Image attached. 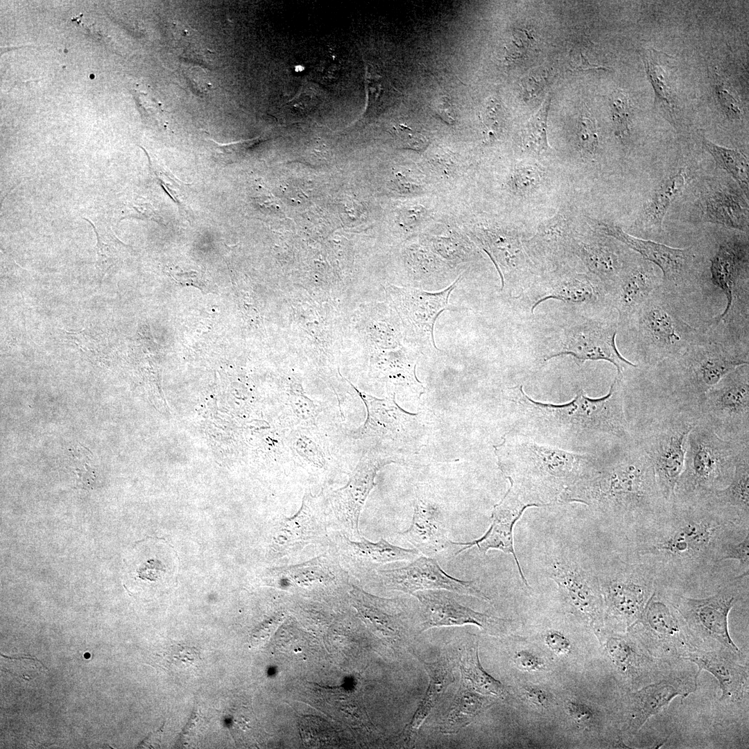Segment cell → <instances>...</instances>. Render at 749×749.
I'll return each instance as SVG.
<instances>
[{
    "instance_id": "6da1fadb",
    "label": "cell",
    "mask_w": 749,
    "mask_h": 749,
    "mask_svg": "<svg viewBox=\"0 0 749 749\" xmlns=\"http://www.w3.org/2000/svg\"><path fill=\"white\" fill-rule=\"evenodd\" d=\"M749 534V524L707 495L673 501L644 528L624 537L625 553L648 565L656 585L685 594L711 585L716 589L735 574H725L718 561L722 546Z\"/></svg>"
},
{
    "instance_id": "7a4b0ae2",
    "label": "cell",
    "mask_w": 749,
    "mask_h": 749,
    "mask_svg": "<svg viewBox=\"0 0 749 749\" xmlns=\"http://www.w3.org/2000/svg\"><path fill=\"white\" fill-rule=\"evenodd\" d=\"M583 503L624 537L662 515L671 503L662 496L648 456L634 440L616 441L594 454L585 472L559 499Z\"/></svg>"
},
{
    "instance_id": "3957f363",
    "label": "cell",
    "mask_w": 749,
    "mask_h": 749,
    "mask_svg": "<svg viewBox=\"0 0 749 749\" xmlns=\"http://www.w3.org/2000/svg\"><path fill=\"white\" fill-rule=\"evenodd\" d=\"M749 364V353L730 349L709 338L700 329L678 357L648 368H637L639 411H669L700 420L707 392L736 368Z\"/></svg>"
},
{
    "instance_id": "277c9868",
    "label": "cell",
    "mask_w": 749,
    "mask_h": 749,
    "mask_svg": "<svg viewBox=\"0 0 749 749\" xmlns=\"http://www.w3.org/2000/svg\"><path fill=\"white\" fill-rule=\"evenodd\" d=\"M623 378L616 376L609 392L592 398L580 390L570 402L552 404L533 400L522 386L508 388L503 396L513 405L517 427L524 432L551 438L633 440L625 410Z\"/></svg>"
},
{
    "instance_id": "5b68a950",
    "label": "cell",
    "mask_w": 749,
    "mask_h": 749,
    "mask_svg": "<svg viewBox=\"0 0 749 749\" xmlns=\"http://www.w3.org/2000/svg\"><path fill=\"white\" fill-rule=\"evenodd\" d=\"M496 447L510 487L532 506L558 501L592 464L594 454H575L529 441Z\"/></svg>"
},
{
    "instance_id": "8992f818",
    "label": "cell",
    "mask_w": 749,
    "mask_h": 749,
    "mask_svg": "<svg viewBox=\"0 0 749 749\" xmlns=\"http://www.w3.org/2000/svg\"><path fill=\"white\" fill-rule=\"evenodd\" d=\"M705 292L716 287L725 298L719 314L701 328L714 341L735 350H749V248L737 236L722 240L709 259Z\"/></svg>"
},
{
    "instance_id": "52a82bcc",
    "label": "cell",
    "mask_w": 749,
    "mask_h": 749,
    "mask_svg": "<svg viewBox=\"0 0 749 749\" xmlns=\"http://www.w3.org/2000/svg\"><path fill=\"white\" fill-rule=\"evenodd\" d=\"M680 302L660 286L622 327L632 338L637 365L648 368L680 356L700 332L682 316Z\"/></svg>"
},
{
    "instance_id": "ba28073f",
    "label": "cell",
    "mask_w": 749,
    "mask_h": 749,
    "mask_svg": "<svg viewBox=\"0 0 749 749\" xmlns=\"http://www.w3.org/2000/svg\"><path fill=\"white\" fill-rule=\"evenodd\" d=\"M748 447L749 443L721 438L709 425L698 422L687 436L683 468L673 501L696 500L728 486L739 455Z\"/></svg>"
},
{
    "instance_id": "9c48e42d",
    "label": "cell",
    "mask_w": 749,
    "mask_h": 749,
    "mask_svg": "<svg viewBox=\"0 0 749 749\" xmlns=\"http://www.w3.org/2000/svg\"><path fill=\"white\" fill-rule=\"evenodd\" d=\"M638 420L630 427L633 439L650 458L662 496L671 503L683 468L687 436L698 420L661 411L639 415Z\"/></svg>"
},
{
    "instance_id": "30bf717a",
    "label": "cell",
    "mask_w": 749,
    "mask_h": 749,
    "mask_svg": "<svg viewBox=\"0 0 749 749\" xmlns=\"http://www.w3.org/2000/svg\"><path fill=\"white\" fill-rule=\"evenodd\" d=\"M594 569L606 617L624 626L632 625L655 590L652 569L625 553L605 558Z\"/></svg>"
},
{
    "instance_id": "8fae6325",
    "label": "cell",
    "mask_w": 749,
    "mask_h": 749,
    "mask_svg": "<svg viewBox=\"0 0 749 749\" xmlns=\"http://www.w3.org/2000/svg\"><path fill=\"white\" fill-rule=\"evenodd\" d=\"M593 225L599 232L623 243L644 259L657 266L662 273L660 287L680 302L694 293L703 291L705 275L691 247L672 248L635 237L614 225L599 221H594Z\"/></svg>"
},
{
    "instance_id": "7c38bea8",
    "label": "cell",
    "mask_w": 749,
    "mask_h": 749,
    "mask_svg": "<svg viewBox=\"0 0 749 749\" xmlns=\"http://www.w3.org/2000/svg\"><path fill=\"white\" fill-rule=\"evenodd\" d=\"M748 575L743 573L730 576L707 597H690L669 589L668 594L688 630L703 639L716 640L725 649L737 653L739 648L729 632L728 616L748 592Z\"/></svg>"
},
{
    "instance_id": "4fadbf2b",
    "label": "cell",
    "mask_w": 749,
    "mask_h": 749,
    "mask_svg": "<svg viewBox=\"0 0 749 749\" xmlns=\"http://www.w3.org/2000/svg\"><path fill=\"white\" fill-rule=\"evenodd\" d=\"M699 422L723 440L749 443V364L736 368L707 392Z\"/></svg>"
},
{
    "instance_id": "5bb4252c",
    "label": "cell",
    "mask_w": 749,
    "mask_h": 749,
    "mask_svg": "<svg viewBox=\"0 0 749 749\" xmlns=\"http://www.w3.org/2000/svg\"><path fill=\"white\" fill-rule=\"evenodd\" d=\"M461 275L449 286L436 292L413 287L390 286L395 308L401 321L405 343L415 350H438L433 330L439 315L448 309L452 291Z\"/></svg>"
},
{
    "instance_id": "9a60e30c",
    "label": "cell",
    "mask_w": 749,
    "mask_h": 749,
    "mask_svg": "<svg viewBox=\"0 0 749 749\" xmlns=\"http://www.w3.org/2000/svg\"><path fill=\"white\" fill-rule=\"evenodd\" d=\"M546 571L567 602L593 623L601 622L603 601L596 570L587 567L577 554L559 548L546 556Z\"/></svg>"
},
{
    "instance_id": "2e32d148",
    "label": "cell",
    "mask_w": 749,
    "mask_h": 749,
    "mask_svg": "<svg viewBox=\"0 0 749 749\" xmlns=\"http://www.w3.org/2000/svg\"><path fill=\"white\" fill-rule=\"evenodd\" d=\"M375 578L388 589L413 595L419 591L447 590L489 601L477 580H463L446 573L436 560L427 556L416 558L408 565L393 569L373 571Z\"/></svg>"
},
{
    "instance_id": "e0dca14e",
    "label": "cell",
    "mask_w": 749,
    "mask_h": 749,
    "mask_svg": "<svg viewBox=\"0 0 749 749\" xmlns=\"http://www.w3.org/2000/svg\"><path fill=\"white\" fill-rule=\"evenodd\" d=\"M617 322L607 320H592L571 327L567 332L562 349L547 359L571 355L580 362L605 361L617 368V376L623 377L627 369L638 368L619 352L615 338Z\"/></svg>"
},
{
    "instance_id": "ac0fdd59",
    "label": "cell",
    "mask_w": 749,
    "mask_h": 749,
    "mask_svg": "<svg viewBox=\"0 0 749 749\" xmlns=\"http://www.w3.org/2000/svg\"><path fill=\"white\" fill-rule=\"evenodd\" d=\"M395 458L381 455L365 456L355 468L347 483L334 491L330 503L334 517L344 535L351 540L362 538L359 531V517L365 501L375 485L378 470Z\"/></svg>"
},
{
    "instance_id": "d6986e66",
    "label": "cell",
    "mask_w": 749,
    "mask_h": 749,
    "mask_svg": "<svg viewBox=\"0 0 749 749\" xmlns=\"http://www.w3.org/2000/svg\"><path fill=\"white\" fill-rule=\"evenodd\" d=\"M324 506L322 499L307 494L298 513L277 525L273 537L275 553L282 556L307 544L327 543V513Z\"/></svg>"
},
{
    "instance_id": "ffe728a7",
    "label": "cell",
    "mask_w": 749,
    "mask_h": 749,
    "mask_svg": "<svg viewBox=\"0 0 749 749\" xmlns=\"http://www.w3.org/2000/svg\"><path fill=\"white\" fill-rule=\"evenodd\" d=\"M413 596L420 603L422 632L436 627L467 624L494 631L503 628L507 623L505 619L460 604L445 590L419 591Z\"/></svg>"
},
{
    "instance_id": "44dd1931",
    "label": "cell",
    "mask_w": 749,
    "mask_h": 749,
    "mask_svg": "<svg viewBox=\"0 0 749 749\" xmlns=\"http://www.w3.org/2000/svg\"><path fill=\"white\" fill-rule=\"evenodd\" d=\"M529 507L532 506L510 486L500 502L494 506L491 516L492 522L488 531L476 540L467 542H454L456 546H463L455 556L474 546L483 555L490 549L511 554L522 581L529 587L516 556L513 543L514 526L524 511Z\"/></svg>"
},
{
    "instance_id": "7402d4cb",
    "label": "cell",
    "mask_w": 749,
    "mask_h": 749,
    "mask_svg": "<svg viewBox=\"0 0 749 749\" xmlns=\"http://www.w3.org/2000/svg\"><path fill=\"white\" fill-rule=\"evenodd\" d=\"M362 397L368 408L363 434L388 440L399 449L411 448L422 429L417 415L404 411L393 399H378L367 395Z\"/></svg>"
},
{
    "instance_id": "603a6c76",
    "label": "cell",
    "mask_w": 749,
    "mask_h": 749,
    "mask_svg": "<svg viewBox=\"0 0 749 749\" xmlns=\"http://www.w3.org/2000/svg\"><path fill=\"white\" fill-rule=\"evenodd\" d=\"M662 284L654 264L639 257L627 259L618 282L610 295L612 307L619 314L623 327L635 311Z\"/></svg>"
},
{
    "instance_id": "cb8c5ba5",
    "label": "cell",
    "mask_w": 749,
    "mask_h": 749,
    "mask_svg": "<svg viewBox=\"0 0 749 749\" xmlns=\"http://www.w3.org/2000/svg\"><path fill=\"white\" fill-rule=\"evenodd\" d=\"M352 594L356 606L365 621L392 642L408 639L414 632L410 614L402 610L399 601L386 600L354 587Z\"/></svg>"
},
{
    "instance_id": "d4e9b609",
    "label": "cell",
    "mask_w": 749,
    "mask_h": 749,
    "mask_svg": "<svg viewBox=\"0 0 749 749\" xmlns=\"http://www.w3.org/2000/svg\"><path fill=\"white\" fill-rule=\"evenodd\" d=\"M400 535L420 553L433 558L455 546L447 536L440 509L422 499L415 501L411 523Z\"/></svg>"
},
{
    "instance_id": "484cf974",
    "label": "cell",
    "mask_w": 749,
    "mask_h": 749,
    "mask_svg": "<svg viewBox=\"0 0 749 749\" xmlns=\"http://www.w3.org/2000/svg\"><path fill=\"white\" fill-rule=\"evenodd\" d=\"M746 198L743 193L721 184L706 187L697 203L698 216L703 221L748 232L749 213Z\"/></svg>"
},
{
    "instance_id": "4316f807",
    "label": "cell",
    "mask_w": 749,
    "mask_h": 749,
    "mask_svg": "<svg viewBox=\"0 0 749 749\" xmlns=\"http://www.w3.org/2000/svg\"><path fill=\"white\" fill-rule=\"evenodd\" d=\"M631 626L660 639H682L687 626L671 601L668 589L657 585L639 618Z\"/></svg>"
},
{
    "instance_id": "83f0119b",
    "label": "cell",
    "mask_w": 749,
    "mask_h": 749,
    "mask_svg": "<svg viewBox=\"0 0 749 749\" xmlns=\"http://www.w3.org/2000/svg\"><path fill=\"white\" fill-rule=\"evenodd\" d=\"M345 556L353 570L358 574L372 572L383 565L402 560H413L420 555L413 549L393 545L384 538L370 542L363 537L352 541L344 535Z\"/></svg>"
},
{
    "instance_id": "f1b7e54d",
    "label": "cell",
    "mask_w": 749,
    "mask_h": 749,
    "mask_svg": "<svg viewBox=\"0 0 749 749\" xmlns=\"http://www.w3.org/2000/svg\"><path fill=\"white\" fill-rule=\"evenodd\" d=\"M687 660L695 663L700 670L712 674L721 690L720 700L734 701L743 696L747 682L746 669L728 656L718 652H700L689 655Z\"/></svg>"
},
{
    "instance_id": "f546056e",
    "label": "cell",
    "mask_w": 749,
    "mask_h": 749,
    "mask_svg": "<svg viewBox=\"0 0 749 749\" xmlns=\"http://www.w3.org/2000/svg\"><path fill=\"white\" fill-rule=\"evenodd\" d=\"M277 578L282 584L300 589L313 588L346 581L347 578L339 565L327 556L308 562L279 568Z\"/></svg>"
},
{
    "instance_id": "4dcf8cb0",
    "label": "cell",
    "mask_w": 749,
    "mask_h": 749,
    "mask_svg": "<svg viewBox=\"0 0 749 749\" xmlns=\"http://www.w3.org/2000/svg\"><path fill=\"white\" fill-rule=\"evenodd\" d=\"M648 78L653 87L655 104L673 120L677 107L675 65L672 58L653 49L640 51ZM674 121V120H673Z\"/></svg>"
},
{
    "instance_id": "1f68e13d",
    "label": "cell",
    "mask_w": 749,
    "mask_h": 749,
    "mask_svg": "<svg viewBox=\"0 0 749 749\" xmlns=\"http://www.w3.org/2000/svg\"><path fill=\"white\" fill-rule=\"evenodd\" d=\"M421 662L429 675V682L423 699L402 732L404 743L408 746L414 741L419 728L454 679L452 662L450 660L441 659L433 662Z\"/></svg>"
},
{
    "instance_id": "d6a6232c",
    "label": "cell",
    "mask_w": 749,
    "mask_h": 749,
    "mask_svg": "<svg viewBox=\"0 0 749 749\" xmlns=\"http://www.w3.org/2000/svg\"><path fill=\"white\" fill-rule=\"evenodd\" d=\"M689 180L687 169L680 168L661 182L643 205L638 219L639 227L646 231L660 232L669 209Z\"/></svg>"
},
{
    "instance_id": "836d02e7",
    "label": "cell",
    "mask_w": 749,
    "mask_h": 749,
    "mask_svg": "<svg viewBox=\"0 0 749 749\" xmlns=\"http://www.w3.org/2000/svg\"><path fill=\"white\" fill-rule=\"evenodd\" d=\"M619 253L614 245L605 241H592L580 248L582 259L609 298L627 261Z\"/></svg>"
},
{
    "instance_id": "e575fe53",
    "label": "cell",
    "mask_w": 749,
    "mask_h": 749,
    "mask_svg": "<svg viewBox=\"0 0 749 749\" xmlns=\"http://www.w3.org/2000/svg\"><path fill=\"white\" fill-rule=\"evenodd\" d=\"M708 496L716 505L749 524V447L739 455L730 483L723 489L712 492Z\"/></svg>"
},
{
    "instance_id": "d590c367",
    "label": "cell",
    "mask_w": 749,
    "mask_h": 749,
    "mask_svg": "<svg viewBox=\"0 0 749 749\" xmlns=\"http://www.w3.org/2000/svg\"><path fill=\"white\" fill-rule=\"evenodd\" d=\"M682 689L674 680H662L642 688L635 694L634 723L641 728L653 715L659 713L677 696Z\"/></svg>"
},
{
    "instance_id": "8d00e7d4",
    "label": "cell",
    "mask_w": 749,
    "mask_h": 749,
    "mask_svg": "<svg viewBox=\"0 0 749 749\" xmlns=\"http://www.w3.org/2000/svg\"><path fill=\"white\" fill-rule=\"evenodd\" d=\"M461 685L483 696H501L503 685L488 674L481 664L478 644L467 648L460 660Z\"/></svg>"
},
{
    "instance_id": "74e56055",
    "label": "cell",
    "mask_w": 749,
    "mask_h": 749,
    "mask_svg": "<svg viewBox=\"0 0 749 749\" xmlns=\"http://www.w3.org/2000/svg\"><path fill=\"white\" fill-rule=\"evenodd\" d=\"M483 696L461 685L451 709L440 723L441 732L454 734L470 724L487 705L488 700Z\"/></svg>"
},
{
    "instance_id": "f35d334b",
    "label": "cell",
    "mask_w": 749,
    "mask_h": 749,
    "mask_svg": "<svg viewBox=\"0 0 749 749\" xmlns=\"http://www.w3.org/2000/svg\"><path fill=\"white\" fill-rule=\"evenodd\" d=\"M705 149L713 157L716 166L726 171L748 198L749 164L748 157L741 152L717 145L703 137Z\"/></svg>"
},
{
    "instance_id": "ab89813d",
    "label": "cell",
    "mask_w": 749,
    "mask_h": 749,
    "mask_svg": "<svg viewBox=\"0 0 749 749\" xmlns=\"http://www.w3.org/2000/svg\"><path fill=\"white\" fill-rule=\"evenodd\" d=\"M551 97L549 94L539 110L524 126L522 140L524 147L532 152L540 153L549 148L547 141V121Z\"/></svg>"
},
{
    "instance_id": "60d3db41",
    "label": "cell",
    "mask_w": 749,
    "mask_h": 749,
    "mask_svg": "<svg viewBox=\"0 0 749 749\" xmlns=\"http://www.w3.org/2000/svg\"><path fill=\"white\" fill-rule=\"evenodd\" d=\"M92 225L97 239L96 267L101 283L107 271L117 261L116 248L121 243L109 227L102 228Z\"/></svg>"
},
{
    "instance_id": "b9f144b4",
    "label": "cell",
    "mask_w": 749,
    "mask_h": 749,
    "mask_svg": "<svg viewBox=\"0 0 749 749\" xmlns=\"http://www.w3.org/2000/svg\"><path fill=\"white\" fill-rule=\"evenodd\" d=\"M612 120L616 136L622 141L630 137V126L633 110L628 97L621 91L616 90L609 100Z\"/></svg>"
},
{
    "instance_id": "7bdbcfd3",
    "label": "cell",
    "mask_w": 749,
    "mask_h": 749,
    "mask_svg": "<svg viewBox=\"0 0 749 749\" xmlns=\"http://www.w3.org/2000/svg\"><path fill=\"white\" fill-rule=\"evenodd\" d=\"M606 648L613 662L622 671H629L637 666V654L626 639L611 637L608 639Z\"/></svg>"
},
{
    "instance_id": "ee69618b",
    "label": "cell",
    "mask_w": 749,
    "mask_h": 749,
    "mask_svg": "<svg viewBox=\"0 0 749 749\" xmlns=\"http://www.w3.org/2000/svg\"><path fill=\"white\" fill-rule=\"evenodd\" d=\"M735 560L738 562V571L740 574L749 573V534L739 541H731L725 543L719 551L718 561L723 564L726 561Z\"/></svg>"
},
{
    "instance_id": "f6af8a7d",
    "label": "cell",
    "mask_w": 749,
    "mask_h": 749,
    "mask_svg": "<svg viewBox=\"0 0 749 749\" xmlns=\"http://www.w3.org/2000/svg\"><path fill=\"white\" fill-rule=\"evenodd\" d=\"M166 666L177 669L196 667L200 661L198 652L193 648L175 645L164 653Z\"/></svg>"
},
{
    "instance_id": "bcb514c9",
    "label": "cell",
    "mask_w": 749,
    "mask_h": 749,
    "mask_svg": "<svg viewBox=\"0 0 749 749\" xmlns=\"http://www.w3.org/2000/svg\"><path fill=\"white\" fill-rule=\"evenodd\" d=\"M503 117L501 103L495 98H489L481 112V119L489 141L494 140L501 133L503 123Z\"/></svg>"
},
{
    "instance_id": "7dc6e473",
    "label": "cell",
    "mask_w": 749,
    "mask_h": 749,
    "mask_svg": "<svg viewBox=\"0 0 749 749\" xmlns=\"http://www.w3.org/2000/svg\"><path fill=\"white\" fill-rule=\"evenodd\" d=\"M578 145L585 152L594 153L599 144V137L594 119L588 114H582L578 122Z\"/></svg>"
},
{
    "instance_id": "c3c4849f",
    "label": "cell",
    "mask_w": 749,
    "mask_h": 749,
    "mask_svg": "<svg viewBox=\"0 0 749 749\" xmlns=\"http://www.w3.org/2000/svg\"><path fill=\"white\" fill-rule=\"evenodd\" d=\"M513 181L517 190L523 193L529 192L540 184V171L533 166H519L515 170Z\"/></svg>"
},
{
    "instance_id": "681fc988",
    "label": "cell",
    "mask_w": 749,
    "mask_h": 749,
    "mask_svg": "<svg viewBox=\"0 0 749 749\" xmlns=\"http://www.w3.org/2000/svg\"><path fill=\"white\" fill-rule=\"evenodd\" d=\"M133 94L139 109L141 110V112L146 119L159 123L162 121L164 110L160 103L147 94L139 93L137 91H135ZM162 123L164 124V122L162 121Z\"/></svg>"
},
{
    "instance_id": "f907efd6",
    "label": "cell",
    "mask_w": 749,
    "mask_h": 749,
    "mask_svg": "<svg viewBox=\"0 0 749 749\" xmlns=\"http://www.w3.org/2000/svg\"><path fill=\"white\" fill-rule=\"evenodd\" d=\"M397 135L403 148L414 150H422L429 144L428 139L422 133L401 125L396 130Z\"/></svg>"
},
{
    "instance_id": "816d5d0a",
    "label": "cell",
    "mask_w": 749,
    "mask_h": 749,
    "mask_svg": "<svg viewBox=\"0 0 749 749\" xmlns=\"http://www.w3.org/2000/svg\"><path fill=\"white\" fill-rule=\"evenodd\" d=\"M566 709L571 718L580 725L591 724L594 719V713L587 705L577 700H570L566 703Z\"/></svg>"
},
{
    "instance_id": "f5cc1de1",
    "label": "cell",
    "mask_w": 749,
    "mask_h": 749,
    "mask_svg": "<svg viewBox=\"0 0 749 749\" xmlns=\"http://www.w3.org/2000/svg\"><path fill=\"white\" fill-rule=\"evenodd\" d=\"M716 91L726 115L732 119H740L742 115L741 109H740L739 103L733 95L720 85L716 86Z\"/></svg>"
},
{
    "instance_id": "db71d44e",
    "label": "cell",
    "mask_w": 749,
    "mask_h": 749,
    "mask_svg": "<svg viewBox=\"0 0 749 749\" xmlns=\"http://www.w3.org/2000/svg\"><path fill=\"white\" fill-rule=\"evenodd\" d=\"M513 661L518 668L526 671H537L544 666V662L540 657L526 650L516 653Z\"/></svg>"
},
{
    "instance_id": "11a10c76",
    "label": "cell",
    "mask_w": 749,
    "mask_h": 749,
    "mask_svg": "<svg viewBox=\"0 0 749 749\" xmlns=\"http://www.w3.org/2000/svg\"><path fill=\"white\" fill-rule=\"evenodd\" d=\"M548 647L558 655H567L571 651V644L567 637L558 631H549L545 635Z\"/></svg>"
},
{
    "instance_id": "9f6ffc18",
    "label": "cell",
    "mask_w": 749,
    "mask_h": 749,
    "mask_svg": "<svg viewBox=\"0 0 749 749\" xmlns=\"http://www.w3.org/2000/svg\"><path fill=\"white\" fill-rule=\"evenodd\" d=\"M433 109L436 114L448 124L455 122V112L454 107L447 96H440L433 103Z\"/></svg>"
},
{
    "instance_id": "6f0895ef",
    "label": "cell",
    "mask_w": 749,
    "mask_h": 749,
    "mask_svg": "<svg viewBox=\"0 0 749 749\" xmlns=\"http://www.w3.org/2000/svg\"><path fill=\"white\" fill-rule=\"evenodd\" d=\"M526 697L529 701L533 704L542 707H546L549 702L550 698L548 693L537 687H528L525 689Z\"/></svg>"
},
{
    "instance_id": "680465c9",
    "label": "cell",
    "mask_w": 749,
    "mask_h": 749,
    "mask_svg": "<svg viewBox=\"0 0 749 749\" xmlns=\"http://www.w3.org/2000/svg\"><path fill=\"white\" fill-rule=\"evenodd\" d=\"M576 68L578 70L603 69L601 66L589 63L582 53H580L579 62H577Z\"/></svg>"
}]
</instances>
